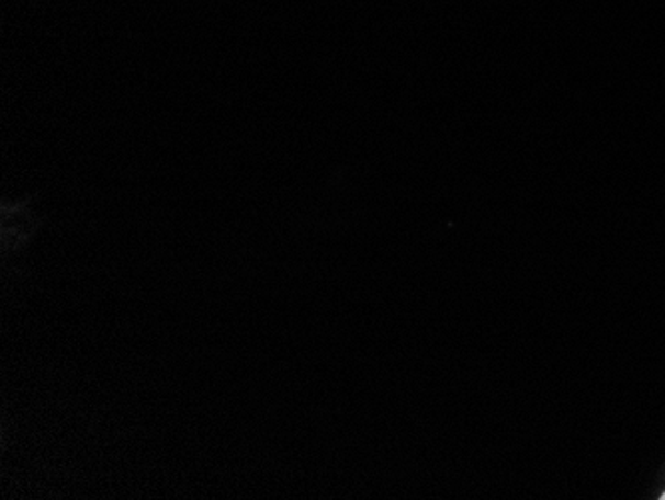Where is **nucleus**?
Listing matches in <instances>:
<instances>
[{
	"instance_id": "nucleus-1",
	"label": "nucleus",
	"mask_w": 665,
	"mask_h": 500,
	"mask_svg": "<svg viewBox=\"0 0 665 500\" xmlns=\"http://www.w3.org/2000/svg\"><path fill=\"white\" fill-rule=\"evenodd\" d=\"M660 499L665 500V492L662 495V497H660Z\"/></svg>"
}]
</instances>
